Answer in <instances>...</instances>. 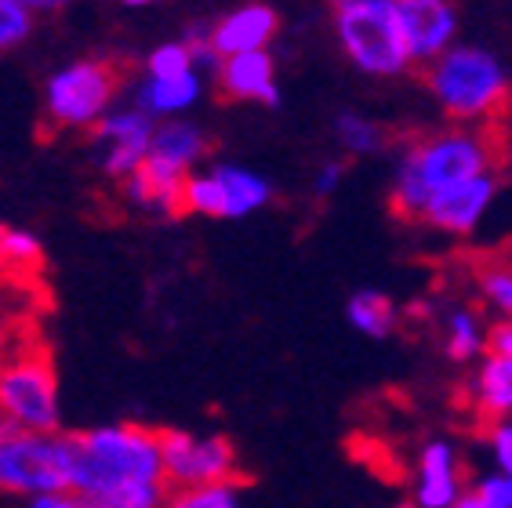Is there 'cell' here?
<instances>
[{"instance_id":"cell-9","label":"cell","mask_w":512,"mask_h":508,"mask_svg":"<svg viewBox=\"0 0 512 508\" xmlns=\"http://www.w3.org/2000/svg\"><path fill=\"white\" fill-rule=\"evenodd\" d=\"M396 22L404 33L411 66L425 69L436 62L447 48H454V33H458V11L451 0H393Z\"/></svg>"},{"instance_id":"cell-18","label":"cell","mask_w":512,"mask_h":508,"mask_svg":"<svg viewBox=\"0 0 512 508\" xmlns=\"http://www.w3.org/2000/svg\"><path fill=\"white\" fill-rule=\"evenodd\" d=\"M200 95V80L197 73H186L178 80H149L138 88V109L142 113H175V109L193 106Z\"/></svg>"},{"instance_id":"cell-27","label":"cell","mask_w":512,"mask_h":508,"mask_svg":"<svg viewBox=\"0 0 512 508\" xmlns=\"http://www.w3.org/2000/svg\"><path fill=\"white\" fill-rule=\"evenodd\" d=\"M33 30V15L15 0H0V51L15 48Z\"/></svg>"},{"instance_id":"cell-4","label":"cell","mask_w":512,"mask_h":508,"mask_svg":"<svg viewBox=\"0 0 512 508\" xmlns=\"http://www.w3.org/2000/svg\"><path fill=\"white\" fill-rule=\"evenodd\" d=\"M131 77V62L117 55H99V59H80L66 66L59 77L48 84V102H44V124L40 138H51L55 131H77L99 124L109 102Z\"/></svg>"},{"instance_id":"cell-31","label":"cell","mask_w":512,"mask_h":508,"mask_svg":"<svg viewBox=\"0 0 512 508\" xmlns=\"http://www.w3.org/2000/svg\"><path fill=\"white\" fill-rule=\"evenodd\" d=\"M487 349H491L494 356H512V320L498 323V327L487 334Z\"/></svg>"},{"instance_id":"cell-36","label":"cell","mask_w":512,"mask_h":508,"mask_svg":"<svg viewBox=\"0 0 512 508\" xmlns=\"http://www.w3.org/2000/svg\"><path fill=\"white\" fill-rule=\"evenodd\" d=\"M345 4H353V0H331V8H335V11L345 8Z\"/></svg>"},{"instance_id":"cell-25","label":"cell","mask_w":512,"mask_h":508,"mask_svg":"<svg viewBox=\"0 0 512 508\" xmlns=\"http://www.w3.org/2000/svg\"><path fill=\"white\" fill-rule=\"evenodd\" d=\"M160 508H237V487H200L168 494Z\"/></svg>"},{"instance_id":"cell-10","label":"cell","mask_w":512,"mask_h":508,"mask_svg":"<svg viewBox=\"0 0 512 508\" xmlns=\"http://www.w3.org/2000/svg\"><path fill=\"white\" fill-rule=\"evenodd\" d=\"M494 193H498V178L487 171V175L465 178V182H454L447 189H436L429 200H425L418 222L433 225L440 233H473L476 222L483 218V211L491 207Z\"/></svg>"},{"instance_id":"cell-32","label":"cell","mask_w":512,"mask_h":508,"mask_svg":"<svg viewBox=\"0 0 512 508\" xmlns=\"http://www.w3.org/2000/svg\"><path fill=\"white\" fill-rule=\"evenodd\" d=\"M33 508H84V501L73 498V494H40Z\"/></svg>"},{"instance_id":"cell-35","label":"cell","mask_w":512,"mask_h":508,"mask_svg":"<svg viewBox=\"0 0 512 508\" xmlns=\"http://www.w3.org/2000/svg\"><path fill=\"white\" fill-rule=\"evenodd\" d=\"M4 432H11V421L4 418V414H0V436H4Z\"/></svg>"},{"instance_id":"cell-29","label":"cell","mask_w":512,"mask_h":508,"mask_svg":"<svg viewBox=\"0 0 512 508\" xmlns=\"http://www.w3.org/2000/svg\"><path fill=\"white\" fill-rule=\"evenodd\" d=\"M491 443H494V458H498L502 472L505 476H512V421H494Z\"/></svg>"},{"instance_id":"cell-1","label":"cell","mask_w":512,"mask_h":508,"mask_svg":"<svg viewBox=\"0 0 512 508\" xmlns=\"http://www.w3.org/2000/svg\"><path fill=\"white\" fill-rule=\"evenodd\" d=\"M498 160V142L487 127H451L440 135L418 138L404 149L393 178V211L404 222H418L425 200L465 178L487 175Z\"/></svg>"},{"instance_id":"cell-28","label":"cell","mask_w":512,"mask_h":508,"mask_svg":"<svg viewBox=\"0 0 512 508\" xmlns=\"http://www.w3.org/2000/svg\"><path fill=\"white\" fill-rule=\"evenodd\" d=\"M483 508H512V476H491L476 487Z\"/></svg>"},{"instance_id":"cell-3","label":"cell","mask_w":512,"mask_h":508,"mask_svg":"<svg viewBox=\"0 0 512 508\" xmlns=\"http://www.w3.org/2000/svg\"><path fill=\"white\" fill-rule=\"evenodd\" d=\"M422 77L447 117L462 127H487L509 106V77L483 48H447L422 69Z\"/></svg>"},{"instance_id":"cell-7","label":"cell","mask_w":512,"mask_h":508,"mask_svg":"<svg viewBox=\"0 0 512 508\" xmlns=\"http://www.w3.org/2000/svg\"><path fill=\"white\" fill-rule=\"evenodd\" d=\"M160 447V483L164 494H182V490L200 487H240L247 476L237 465V450L226 436H207L197 440L189 432L157 429Z\"/></svg>"},{"instance_id":"cell-6","label":"cell","mask_w":512,"mask_h":508,"mask_svg":"<svg viewBox=\"0 0 512 508\" xmlns=\"http://www.w3.org/2000/svg\"><path fill=\"white\" fill-rule=\"evenodd\" d=\"M335 30L345 55L371 77H400L411 66L393 0H353L335 11Z\"/></svg>"},{"instance_id":"cell-26","label":"cell","mask_w":512,"mask_h":508,"mask_svg":"<svg viewBox=\"0 0 512 508\" xmlns=\"http://www.w3.org/2000/svg\"><path fill=\"white\" fill-rule=\"evenodd\" d=\"M193 73V59L182 44H164L149 55V80H178Z\"/></svg>"},{"instance_id":"cell-15","label":"cell","mask_w":512,"mask_h":508,"mask_svg":"<svg viewBox=\"0 0 512 508\" xmlns=\"http://www.w3.org/2000/svg\"><path fill=\"white\" fill-rule=\"evenodd\" d=\"M207 142L204 131L193 124H182V120H171V124H160L153 127V138H149V160H157V164H168L175 171H189V167L197 164L200 157L207 153Z\"/></svg>"},{"instance_id":"cell-34","label":"cell","mask_w":512,"mask_h":508,"mask_svg":"<svg viewBox=\"0 0 512 508\" xmlns=\"http://www.w3.org/2000/svg\"><path fill=\"white\" fill-rule=\"evenodd\" d=\"M451 508H483V501H480V498H476V490H473V494H462V498L454 501V505H451Z\"/></svg>"},{"instance_id":"cell-21","label":"cell","mask_w":512,"mask_h":508,"mask_svg":"<svg viewBox=\"0 0 512 508\" xmlns=\"http://www.w3.org/2000/svg\"><path fill=\"white\" fill-rule=\"evenodd\" d=\"M473 276H476V287L487 302L505 313L512 320V262L509 258H476L473 265Z\"/></svg>"},{"instance_id":"cell-19","label":"cell","mask_w":512,"mask_h":508,"mask_svg":"<svg viewBox=\"0 0 512 508\" xmlns=\"http://www.w3.org/2000/svg\"><path fill=\"white\" fill-rule=\"evenodd\" d=\"M349 323H353L356 331L371 334V338H385V334L396 331V309L393 302L378 291H360L349 298Z\"/></svg>"},{"instance_id":"cell-11","label":"cell","mask_w":512,"mask_h":508,"mask_svg":"<svg viewBox=\"0 0 512 508\" xmlns=\"http://www.w3.org/2000/svg\"><path fill=\"white\" fill-rule=\"evenodd\" d=\"M88 135L102 142V171L109 178H128L149 153V138H153V117L142 109L135 113H113L102 117L99 124L88 127Z\"/></svg>"},{"instance_id":"cell-12","label":"cell","mask_w":512,"mask_h":508,"mask_svg":"<svg viewBox=\"0 0 512 508\" xmlns=\"http://www.w3.org/2000/svg\"><path fill=\"white\" fill-rule=\"evenodd\" d=\"M218 95L229 102H280L276 88V69L266 51H247V55H229L218 62Z\"/></svg>"},{"instance_id":"cell-8","label":"cell","mask_w":512,"mask_h":508,"mask_svg":"<svg viewBox=\"0 0 512 508\" xmlns=\"http://www.w3.org/2000/svg\"><path fill=\"white\" fill-rule=\"evenodd\" d=\"M0 490L11 494H69L66 432H22L0 436Z\"/></svg>"},{"instance_id":"cell-22","label":"cell","mask_w":512,"mask_h":508,"mask_svg":"<svg viewBox=\"0 0 512 508\" xmlns=\"http://www.w3.org/2000/svg\"><path fill=\"white\" fill-rule=\"evenodd\" d=\"M483 345H487V338H483L476 316L469 313V309H454V313L447 316V356L458 363L473 360V356L483 352Z\"/></svg>"},{"instance_id":"cell-17","label":"cell","mask_w":512,"mask_h":508,"mask_svg":"<svg viewBox=\"0 0 512 508\" xmlns=\"http://www.w3.org/2000/svg\"><path fill=\"white\" fill-rule=\"evenodd\" d=\"M215 182L226 200V218L251 215L269 200V182L244 167H215Z\"/></svg>"},{"instance_id":"cell-5","label":"cell","mask_w":512,"mask_h":508,"mask_svg":"<svg viewBox=\"0 0 512 508\" xmlns=\"http://www.w3.org/2000/svg\"><path fill=\"white\" fill-rule=\"evenodd\" d=\"M0 414L11 429L59 432V374L48 342L0 363Z\"/></svg>"},{"instance_id":"cell-33","label":"cell","mask_w":512,"mask_h":508,"mask_svg":"<svg viewBox=\"0 0 512 508\" xmlns=\"http://www.w3.org/2000/svg\"><path fill=\"white\" fill-rule=\"evenodd\" d=\"M15 4H22L26 11H59L66 4H73V0H15Z\"/></svg>"},{"instance_id":"cell-20","label":"cell","mask_w":512,"mask_h":508,"mask_svg":"<svg viewBox=\"0 0 512 508\" xmlns=\"http://www.w3.org/2000/svg\"><path fill=\"white\" fill-rule=\"evenodd\" d=\"M77 498V494H73ZM164 487L160 483H117L99 494H84V508H160L164 505Z\"/></svg>"},{"instance_id":"cell-24","label":"cell","mask_w":512,"mask_h":508,"mask_svg":"<svg viewBox=\"0 0 512 508\" xmlns=\"http://www.w3.org/2000/svg\"><path fill=\"white\" fill-rule=\"evenodd\" d=\"M338 138L349 153H375L385 146V131L371 120L356 117V113H342L338 117Z\"/></svg>"},{"instance_id":"cell-23","label":"cell","mask_w":512,"mask_h":508,"mask_svg":"<svg viewBox=\"0 0 512 508\" xmlns=\"http://www.w3.org/2000/svg\"><path fill=\"white\" fill-rule=\"evenodd\" d=\"M186 215L226 218V200L218 189L215 175H189L186 178Z\"/></svg>"},{"instance_id":"cell-13","label":"cell","mask_w":512,"mask_h":508,"mask_svg":"<svg viewBox=\"0 0 512 508\" xmlns=\"http://www.w3.org/2000/svg\"><path fill=\"white\" fill-rule=\"evenodd\" d=\"M276 11L266 4H247L237 8L233 15L218 22L211 30V51L218 59H229V55H247V51H266V44L276 37Z\"/></svg>"},{"instance_id":"cell-30","label":"cell","mask_w":512,"mask_h":508,"mask_svg":"<svg viewBox=\"0 0 512 508\" xmlns=\"http://www.w3.org/2000/svg\"><path fill=\"white\" fill-rule=\"evenodd\" d=\"M342 171H345L342 160H331V164H324V171L316 175V196H331V193H335L338 182H342Z\"/></svg>"},{"instance_id":"cell-2","label":"cell","mask_w":512,"mask_h":508,"mask_svg":"<svg viewBox=\"0 0 512 508\" xmlns=\"http://www.w3.org/2000/svg\"><path fill=\"white\" fill-rule=\"evenodd\" d=\"M66 454L69 494H77V498L99 494L117 483H160L157 429H146V425L66 432Z\"/></svg>"},{"instance_id":"cell-37","label":"cell","mask_w":512,"mask_h":508,"mask_svg":"<svg viewBox=\"0 0 512 508\" xmlns=\"http://www.w3.org/2000/svg\"><path fill=\"white\" fill-rule=\"evenodd\" d=\"M124 4H153V0H124Z\"/></svg>"},{"instance_id":"cell-14","label":"cell","mask_w":512,"mask_h":508,"mask_svg":"<svg viewBox=\"0 0 512 508\" xmlns=\"http://www.w3.org/2000/svg\"><path fill=\"white\" fill-rule=\"evenodd\" d=\"M458 501V469L447 443H429L418 469V508H451Z\"/></svg>"},{"instance_id":"cell-38","label":"cell","mask_w":512,"mask_h":508,"mask_svg":"<svg viewBox=\"0 0 512 508\" xmlns=\"http://www.w3.org/2000/svg\"><path fill=\"white\" fill-rule=\"evenodd\" d=\"M396 508H418V505H396Z\"/></svg>"},{"instance_id":"cell-16","label":"cell","mask_w":512,"mask_h":508,"mask_svg":"<svg viewBox=\"0 0 512 508\" xmlns=\"http://www.w3.org/2000/svg\"><path fill=\"white\" fill-rule=\"evenodd\" d=\"M473 407L480 418L498 421L512 414V356H487L473 378Z\"/></svg>"}]
</instances>
